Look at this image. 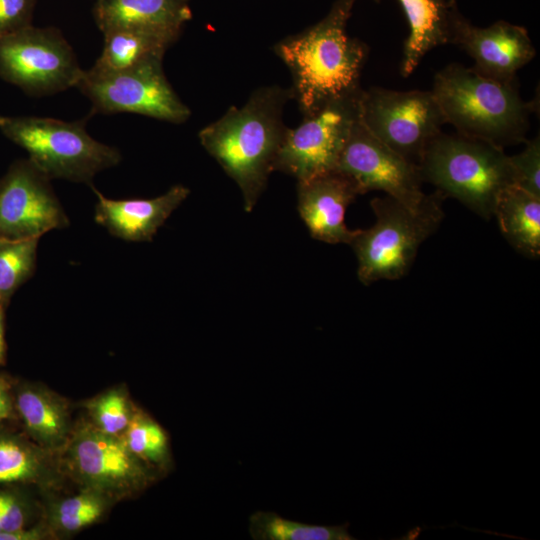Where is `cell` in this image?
Returning a JSON list of instances; mask_svg holds the SVG:
<instances>
[{"mask_svg":"<svg viewBox=\"0 0 540 540\" xmlns=\"http://www.w3.org/2000/svg\"><path fill=\"white\" fill-rule=\"evenodd\" d=\"M290 99V88L260 87L244 105L229 107L198 133L203 148L238 185L246 212L255 207L274 171L288 130L283 109Z\"/></svg>","mask_w":540,"mask_h":540,"instance_id":"6da1fadb","label":"cell"},{"mask_svg":"<svg viewBox=\"0 0 540 540\" xmlns=\"http://www.w3.org/2000/svg\"><path fill=\"white\" fill-rule=\"evenodd\" d=\"M356 1L336 0L320 21L274 46L291 73V97L303 116L362 90L368 46L346 31Z\"/></svg>","mask_w":540,"mask_h":540,"instance_id":"7a4b0ae2","label":"cell"},{"mask_svg":"<svg viewBox=\"0 0 540 540\" xmlns=\"http://www.w3.org/2000/svg\"><path fill=\"white\" fill-rule=\"evenodd\" d=\"M431 92L457 133L502 149L525 140L536 107L522 99L516 82L501 83L458 63L435 75Z\"/></svg>","mask_w":540,"mask_h":540,"instance_id":"3957f363","label":"cell"},{"mask_svg":"<svg viewBox=\"0 0 540 540\" xmlns=\"http://www.w3.org/2000/svg\"><path fill=\"white\" fill-rule=\"evenodd\" d=\"M418 169L422 181L453 197L485 220L501 191L514 185L509 155L489 142L442 131L428 144Z\"/></svg>","mask_w":540,"mask_h":540,"instance_id":"277c9868","label":"cell"},{"mask_svg":"<svg viewBox=\"0 0 540 540\" xmlns=\"http://www.w3.org/2000/svg\"><path fill=\"white\" fill-rule=\"evenodd\" d=\"M443 198L436 191L428 195L419 210H412L388 195L371 200L375 223L367 229H358L349 244L358 261L357 276L361 283L368 286L407 274L420 245L442 220Z\"/></svg>","mask_w":540,"mask_h":540,"instance_id":"5b68a950","label":"cell"},{"mask_svg":"<svg viewBox=\"0 0 540 540\" xmlns=\"http://www.w3.org/2000/svg\"><path fill=\"white\" fill-rule=\"evenodd\" d=\"M0 131L23 148L50 180L91 184L97 173L117 166L122 159L117 148L90 136L83 120L0 115Z\"/></svg>","mask_w":540,"mask_h":540,"instance_id":"8992f818","label":"cell"},{"mask_svg":"<svg viewBox=\"0 0 540 540\" xmlns=\"http://www.w3.org/2000/svg\"><path fill=\"white\" fill-rule=\"evenodd\" d=\"M76 54L55 27H34L0 38V77L32 96L76 87L82 74Z\"/></svg>","mask_w":540,"mask_h":540,"instance_id":"52a82bcc","label":"cell"},{"mask_svg":"<svg viewBox=\"0 0 540 540\" xmlns=\"http://www.w3.org/2000/svg\"><path fill=\"white\" fill-rule=\"evenodd\" d=\"M163 58L154 57L108 74L84 70L76 88L90 100L94 113H135L182 124L190 118L191 111L169 83Z\"/></svg>","mask_w":540,"mask_h":540,"instance_id":"ba28073f","label":"cell"},{"mask_svg":"<svg viewBox=\"0 0 540 540\" xmlns=\"http://www.w3.org/2000/svg\"><path fill=\"white\" fill-rule=\"evenodd\" d=\"M64 448L72 477L110 500L132 496L155 479V468L134 455L122 436L104 433L92 423L72 430Z\"/></svg>","mask_w":540,"mask_h":540,"instance_id":"9c48e42d","label":"cell"},{"mask_svg":"<svg viewBox=\"0 0 540 540\" xmlns=\"http://www.w3.org/2000/svg\"><path fill=\"white\" fill-rule=\"evenodd\" d=\"M360 120L377 139L418 166L428 144L446 124L431 91L363 90Z\"/></svg>","mask_w":540,"mask_h":540,"instance_id":"30bf717a","label":"cell"},{"mask_svg":"<svg viewBox=\"0 0 540 540\" xmlns=\"http://www.w3.org/2000/svg\"><path fill=\"white\" fill-rule=\"evenodd\" d=\"M362 92L333 100L305 115L297 127L288 128L274 171L298 182L337 169L350 132L360 118Z\"/></svg>","mask_w":540,"mask_h":540,"instance_id":"8fae6325","label":"cell"},{"mask_svg":"<svg viewBox=\"0 0 540 540\" xmlns=\"http://www.w3.org/2000/svg\"><path fill=\"white\" fill-rule=\"evenodd\" d=\"M337 169L354 180L361 195L383 191L412 210L421 209L427 201L418 166L377 139L360 118L350 132Z\"/></svg>","mask_w":540,"mask_h":540,"instance_id":"7c38bea8","label":"cell"},{"mask_svg":"<svg viewBox=\"0 0 540 540\" xmlns=\"http://www.w3.org/2000/svg\"><path fill=\"white\" fill-rule=\"evenodd\" d=\"M68 225L50 179L29 159L14 162L0 179V240L40 239Z\"/></svg>","mask_w":540,"mask_h":540,"instance_id":"4fadbf2b","label":"cell"},{"mask_svg":"<svg viewBox=\"0 0 540 540\" xmlns=\"http://www.w3.org/2000/svg\"><path fill=\"white\" fill-rule=\"evenodd\" d=\"M450 44L459 46L473 60L476 73L501 82H516V73L536 51L527 30L504 20L478 27L460 12L456 16Z\"/></svg>","mask_w":540,"mask_h":540,"instance_id":"5bb4252c","label":"cell"},{"mask_svg":"<svg viewBox=\"0 0 540 540\" xmlns=\"http://www.w3.org/2000/svg\"><path fill=\"white\" fill-rule=\"evenodd\" d=\"M361 195L346 173L335 169L297 182V208L310 235L329 244H350L358 229L346 226L347 207Z\"/></svg>","mask_w":540,"mask_h":540,"instance_id":"9a60e30c","label":"cell"},{"mask_svg":"<svg viewBox=\"0 0 540 540\" xmlns=\"http://www.w3.org/2000/svg\"><path fill=\"white\" fill-rule=\"evenodd\" d=\"M92 188L97 196L95 221L113 236L132 242L151 241L190 193L188 187L177 184L154 198L110 199Z\"/></svg>","mask_w":540,"mask_h":540,"instance_id":"2e32d148","label":"cell"},{"mask_svg":"<svg viewBox=\"0 0 540 540\" xmlns=\"http://www.w3.org/2000/svg\"><path fill=\"white\" fill-rule=\"evenodd\" d=\"M93 17L102 33L138 28L181 35L192 12L190 0H96Z\"/></svg>","mask_w":540,"mask_h":540,"instance_id":"e0dca14e","label":"cell"},{"mask_svg":"<svg viewBox=\"0 0 540 540\" xmlns=\"http://www.w3.org/2000/svg\"><path fill=\"white\" fill-rule=\"evenodd\" d=\"M409 24L400 72L408 77L433 48L450 44L456 0H398Z\"/></svg>","mask_w":540,"mask_h":540,"instance_id":"ac0fdd59","label":"cell"},{"mask_svg":"<svg viewBox=\"0 0 540 540\" xmlns=\"http://www.w3.org/2000/svg\"><path fill=\"white\" fill-rule=\"evenodd\" d=\"M103 35L102 53L87 70L92 74L119 72L148 59L164 57L167 49L180 37L175 33L138 28H116Z\"/></svg>","mask_w":540,"mask_h":540,"instance_id":"d6986e66","label":"cell"},{"mask_svg":"<svg viewBox=\"0 0 540 540\" xmlns=\"http://www.w3.org/2000/svg\"><path fill=\"white\" fill-rule=\"evenodd\" d=\"M493 216L516 251L528 258H539L540 197L510 185L499 194Z\"/></svg>","mask_w":540,"mask_h":540,"instance_id":"ffe728a7","label":"cell"},{"mask_svg":"<svg viewBox=\"0 0 540 540\" xmlns=\"http://www.w3.org/2000/svg\"><path fill=\"white\" fill-rule=\"evenodd\" d=\"M20 416L36 442L54 452L66 445L72 429L67 405L44 388L27 387L16 398Z\"/></svg>","mask_w":540,"mask_h":540,"instance_id":"44dd1931","label":"cell"},{"mask_svg":"<svg viewBox=\"0 0 540 540\" xmlns=\"http://www.w3.org/2000/svg\"><path fill=\"white\" fill-rule=\"evenodd\" d=\"M51 453L17 438L0 437V484L53 481Z\"/></svg>","mask_w":540,"mask_h":540,"instance_id":"7402d4cb","label":"cell"},{"mask_svg":"<svg viewBox=\"0 0 540 540\" xmlns=\"http://www.w3.org/2000/svg\"><path fill=\"white\" fill-rule=\"evenodd\" d=\"M249 534L254 540H353L348 525H315L257 511L249 517Z\"/></svg>","mask_w":540,"mask_h":540,"instance_id":"603a6c76","label":"cell"},{"mask_svg":"<svg viewBox=\"0 0 540 540\" xmlns=\"http://www.w3.org/2000/svg\"><path fill=\"white\" fill-rule=\"evenodd\" d=\"M39 238L0 240V302L5 306L33 275Z\"/></svg>","mask_w":540,"mask_h":540,"instance_id":"cb8c5ba5","label":"cell"},{"mask_svg":"<svg viewBox=\"0 0 540 540\" xmlns=\"http://www.w3.org/2000/svg\"><path fill=\"white\" fill-rule=\"evenodd\" d=\"M131 452L149 466L165 468L169 464V440L164 429L148 415L134 411L122 435Z\"/></svg>","mask_w":540,"mask_h":540,"instance_id":"d4e9b609","label":"cell"},{"mask_svg":"<svg viewBox=\"0 0 540 540\" xmlns=\"http://www.w3.org/2000/svg\"><path fill=\"white\" fill-rule=\"evenodd\" d=\"M109 500L100 493L85 489L56 506L54 523L64 532H76L98 521L105 513Z\"/></svg>","mask_w":540,"mask_h":540,"instance_id":"484cf974","label":"cell"},{"mask_svg":"<svg viewBox=\"0 0 540 540\" xmlns=\"http://www.w3.org/2000/svg\"><path fill=\"white\" fill-rule=\"evenodd\" d=\"M88 410L96 428L115 436L123 435L134 414L126 393L116 388L94 398Z\"/></svg>","mask_w":540,"mask_h":540,"instance_id":"4316f807","label":"cell"},{"mask_svg":"<svg viewBox=\"0 0 540 540\" xmlns=\"http://www.w3.org/2000/svg\"><path fill=\"white\" fill-rule=\"evenodd\" d=\"M514 173V185L540 197V140L539 136L526 141L525 148L509 156Z\"/></svg>","mask_w":540,"mask_h":540,"instance_id":"83f0119b","label":"cell"},{"mask_svg":"<svg viewBox=\"0 0 540 540\" xmlns=\"http://www.w3.org/2000/svg\"><path fill=\"white\" fill-rule=\"evenodd\" d=\"M36 0H0V38L32 25Z\"/></svg>","mask_w":540,"mask_h":540,"instance_id":"f1b7e54d","label":"cell"},{"mask_svg":"<svg viewBox=\"0 0 540 540\" xmlns=\"http://www.w3.org/2000/svg\"><path fill=\"white\" fill-rule=\"evenodd\" d=\"M26 513L21 502L12 494L0 493V532L25 527Z\"/></svg>","mask_w":540,"mask_h":540,"instance_id":"f546056e","label":"cell"},{"mask_svg":"<svg viewBox=\"0 0 540 540\" xmlns=\"http://www.w3.org/2000/svg\"><path fill=\"white\" fill-rule=\"evenodd\" d=\"M44 537L45 534L41 528L26 529L23 527L12 531L0 532V540H39Z\"/></svg>","mask_w":540,"mask_h":540,"instance_id":"4dcf8cb0","label":"cell"},{"mask_svg":"<svg viewBox=\"0 0 540 540\" xmlns=\"http://www.w3.org/2000/svg\"><path fill=\"white\" fill-rule=\"evenodd\" d=\"M10 398L7 387L2 380H0V420L6 418L10 412Z\"/></svg>","mask_w":540,"mask_h":540,"instance_id":"1f68e13d","label":"cell"},{"mask_svg":"<svg viewBox=\"0 0 540 540\" xmlns=\"http://www.w3.org/2000/svg\"><path fill=\"white\" fill-rule=\"evenodd\" d=\"M5 339H4V305L0 302V363L5 360Z\"/></svg>","mask_w":540,"mask_h":540,"instance_id":"d6a6232c","label":"cell"},{"mask_svg":"<svg viewBox=\"0 0 540 540\" xmlns=\"http://www.w3.org/2000/svg\"><path fill=\"white\" fill-rule=\"evenodd\" d=\"M96 1V0H95Z\"/></svg>","mask_w":540,"mask_h":540,"instance_id":"836d02e7","label":"cell"}]
</instances>
